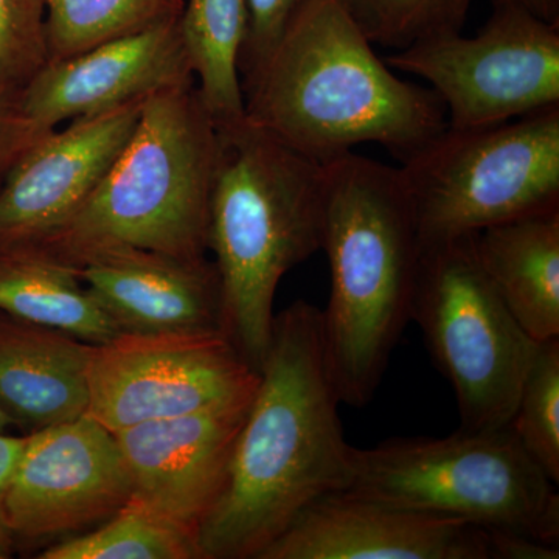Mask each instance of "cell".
I'll use <instances>...</instances> for the list:
<instances>
[{
    "label": "cell",
    "instance_id": "5",
    "mask_svg": "<svg viewBox=\"0 0 559 559\" xmlns=\"http://www.w3.org/2000/svg\"><path fill=\"white\" fill-rule=\"evenodd\" d=\"M218 127L197 83L148 95L120 156L83 207L33 242L73 264L95 250L130 246L179 259L209 250Z\"/></svg>",
    "mask_w": 559,
    "mask_h": 559
},
{
    "label": "cell",
    "instance_id": "8",
    "mask_svg": "<svg viewBox=\"0 0 559 559\" xmlns=\"http://www.w3.org/2000/svg\"><path fill=\"white\" fill-rule=\"evenodd\" d=\"M412 320L454 390L460 428H509L539 342L492 288L473 235L423 246Z\"/></svg>",
    "mask_w": 559,
    "mask_h": 559
},
{
    "label": "cell",
    "instance_id": "30",
    "mask_svg": "<svg viewBox=\"0 0 559 559\" xmlns=\"http://www.w3.org/2000/svg\"><path fill=\"white\" fill-rule=\"evenodd\" d=\"M16 428L14 423L11 421L9 415L0 409V433H9L11 429Z\"/></svg>",
    "mask_w": 559,
    "mask_h": 559
},
{
    "label": "cell",
    "instance_id": "28",
    "mask_svg": "<svg viewBox=\"0 0 559 559\" xmlns=\"http://www.w3.org/2000/svg\"><path fill=\"white\" fill-rule=\"evenodd\" d=\"M24 444L25 436L16 437L10 436V433H0V559L10 558L16 549L9 525H7L3 499H5L7 485H9L11 473L16 466Z\"/></svg>",
    "mask_w": 559,
    "mask_h": 559
},
{
    "label": "cell",
    "instance_id": "1",
    "mask_svg": "<svg viewBox=\"0 0 559 559\" xmlns=\"http://www.w3.org/2000/svg\"><path fill=\"white\" fill-rule=\"evenodd\" d=\"M340 403L322 310L294 301L272 323L226 485L198 535L202 559H259L301 511L349 487L353 447Z\"/></svg>",
    "mask_w": 559,
    "mask_h": 559
},
{
    "label": "cell",
    "instance_id": "12",
    "mask_svg": "<svg viewBox=\"0 0 559 559\" xmlns=\"http://www.w3.org/2000/svg\"><path fill=\"white\" fill-rule=\"evenodd\" d=\"M259 559H496L495 533L356 492L323 496Z\"/></svg>",
    "mask_w": 559,
    "mask_h": 559
},
{
    "label": "cell",
    "instance_id": "2",
    "mask_svg": "<svg viewBox=\"0 0 559 559\" xmlns=\"http://www.w3.org/2000/svg\"><path fill=\"white\" fill-rule=\"evenodd\" d=\"M347 0H307L270 57L242 81L246 119L320 165L378 143L400 162L448 127L429 87L378 57Z\"/></svg>",
    "mask_w": 559,
    "mask_h": 559
},
{
    "label": "cell",
    "instance_id": "27",
    "mask_svg": "<svg viewBox=\"0 0 559 559\" xmlns=\"http://www.w3.org/2000/svg\"><path fill=\"white\" fill-rule=\"evenodd\" d=\"M50 131L25 114L17 95H0V187L21 157Z\"/></svg>",
    "mask_w": 559,
    "mask_h": 559
},
{
    "label": "cell",
    "instance_id": "14",
    "mask_svg": "<svg viewBox=\"0 0 559 559\" xmlns=\"http://www.w3.org/2000/svg\"><path fill=\"white\" fill-rule=\"evenodd\" d=\"M143 100L55 128L21 157L0 187V245L44 240L83 207L130 140Z\"/></svg>",
    "mask_w": 559,
    "mask_h": 559
},
{
    "label": "cell",
    "instance_id": "25",
    "mask_svg": "<svg viewBox=\"0 0 559 559\" xmlns=\"http://www.w3.org/2000/svg\"><path fill=\"white\" fill-rule=\"evenodd\" d=\"M47 62L44 0H0V95H20Z\"/></svg>",
    "mask_w": 559,
    "mask_h": 559
},
{
    "label": "cell",
    "instance_id": "16",
    "mask_svg": "<svg viewBox=\"0 0 559 559\" xmlns=\"http://www.w3.org/2000/svg\"><path fill=\"white\" fill-rule=\"evenodd\" d=\"M123 333H224L215 263L116 246L73 264ZM227 336V334H226Z\"/></svg>",
    "mask_w": 559,
    "mask_h": 559
},
{
    "label": "cell",
    "instance_id": "7",
    "mask_svg": "<svg viewBox=\"0 0 559 559\" xmlns=\"http://www.w3.org/2000/svg\"><path fill=\"white\" fill-rule=\"evenodd\" d=\"M399 168L423 246L554 212L559 105L495 127H447Z\"/></svg>",
    "mask_w": 559,
    "mask_h": 559
},
{
    "label": "cell",
    "instance_id": "9",
    "mask_svg": "<svg viewBox=\"0 0 559 559\" xmlns=\"http://www.w3.org/2000/svg\"><path fill=\"white\" fill-rule=\"evenodd\" d=\"M384 61L428 81L452 130L495 127L559 105V22L511 3H492L476 36H437Z\"/></svg>",
    "mask_w": 559,
    "mask_h": 559
},
{
    "label": "cell",
    "instance_id": "4",
    "mask_svg": "<svg viewBox=\"0 0 559 559\" xmlns=\"http://www.w3.org/2000/svg\"><path fill=\"white\" fill-rule=\"evenodd\" d=\"M209 249L223 294L224 331L260 371L282 278L322 249L323 165L248 119L218 127Z\"/></svg>",
    "mask_w": 559,
    "mask_h": 559
},
{
    "label": "cell",
    "instance_id": "3",
    "mask_svg": "<svg viewBox=\"0 0 559 559\" xmlns=\"http://www.w3.org/2000/svg\"><path fill=\"white\" fill-rule=\"evenodd\" d=\"M323 179L326 360L341 403L364 407L412 320L421 238L399 167L352 151L323 165Z\"/></svg>",
    "mask_w": 559,
    "mask_h": 559
},
{
    "label": "cell",
    "instance_id": "11",
    "mask_svg": "<svg viewBox=\"0 0 559 559\" xmlns=\"http://www.w3.org/2000/svg\"><path fill=\"white\" fill-rule=\"evenodd\" d=\"M131 498L116 436L83 415L25 436L3 511L14 546H50L97 527Z\"/></svg>",
    "mask_w": 559,
    "mask_h": 559
},
{
    "label": "cell",
    "instance_id": "21",
    "mask_svg": "<svg viewBox=\"0 0 559 559\" xmlns=\"http://www.w3.org/2000/svg\"><path fill=\"white\" fill-rule=\"evenodd\" d=\"M40 559H202L197 536L130 500L97 527L50 544Z\"/></svg>",
    "mask_w": 559,
    "mask_h": 559
},
{
    "label": "cell",
    "instance_id": "10",
    "mask_svg": "<svg viewBox=\"0 0 559 559\" xmlns=\"http://www.w3.org/2000/svg\"><path fill=\"white\" fill-rule=\"evenodd\" d=\"M259 380L224 333H121L94 345L86 415L117 432L249 399Z\"/></svg>",
    "mask_w": 559,
    "mask_h": 559
},
{
    "label": "cell",
    "instance_id": "15",
    "mask_svg": "<svg viewBox=\"0 0 559 559\" xmlns=\"http://www.w3.org/2000/svg\"><path fill=\"white\" fill-rule=\"evenodd\" d=\"M197 83L180 35L179 17L49 61L17 95L40 127L105 112L154 92Z\"/></svg>",
    "mask_w": 559,
    "mask_h": 559
},
{
    "label": "cell",
    "instance_id": "22",
    "mask_svg": "<svg viewBox=\"0 0 559 559\" xmlns=\"http://www.w3.org/2000/svg\"><path fill=\"white\" fill-rule=\"evenodd\" d=\"M183 0H44L49 61L178 20Z\"/></svg>",
    "mask_w": 559,
    "mask_h": 559
},
{
    "label": "cell",
    "instance_id": "17",
    "mask_svg": "<svg viewBox=\"0 0 559 559\" xmlns=\"http://www.w3.org/2000/svg\"><path fill=\"white\" fill-rule=\"evenodd\" d=\"M92 352L90 342L0 311V409L28 433L83 417Z\"/></svg>",
    "mask_w": 559,
    "mask_h": 559
},
{
    "label": "cell",
    "instance_id": "6",
    "mask_svg": "<svg viewBox=\"0 0 559 559\" xmlns=\"http://www.w3.org/2000/svg\"><path fill=\"white\" fill-rule=\"evenodd\" d=\"M557 487L509 426L353 447L347 491L558 546Z\"/></svg>",
    "mask_w": 559,
    "mask_h": 559
},
{
    "label": "cell",
    "instance_id": "23",
    "mask_svg": "<svg viewBox=\"0 0 559 559\" xmlns=\"http://www.w3.org/2000/svg\"><path fill=\"white\" fill-rule=\"evenodd\" d=\"M510 428L530 457L559 484V337L539 342Z\"/></svg>",
    "mask_w": 559,
    "mask_h": 559
},
{
    "label": "cell",
    "instance_id": "18",
    "mask_svg": "<svg viewBox=\"0 0 559 559\" xmlns=\"http://www.w3.org/2000/svg\"><path fill=\"white\" fill-rule=\"evenodd\" d=\"M492 288L535 342L559 337V210L473 235Z\"/></svg>",
    "mask_w": 559,
    "mask_h": 559
},
{
    "label": "cell",
    "instance_id": "20",
    "mask_svg": "<svg viewBox=\"0 0 559 559\" xmlns=\"http://www.w3.org/2000/svg\"><path fill=\"white\" fill-rule=\"evenodd\" d=\"M248 0H183L180 35L202 105L216 127L245 119L240 57Z\"/></svg>",
    "mask_w": 559,
    "mask_h": 559
},
{
    "label": "cell",
    "instance_id": "29",
    "mask_svg": "<svg viewBox=\"0 0 559 559\" xmlns=\"http://www.w3.org/2000/svg\"><path fill=\"white\" fill-rule=\"evenodd\" d=\"M492 3H511L549 22H559V0H491Z\"/></svg>",
    "mask_w": 559,
    "mask_h": 559
},
{
    "label": "cell",
    "instance_id": "13",
    "mask_svg": "<svg viewBox=\"0 0 559 559\" xmlns=\"http://www.w3.org/2000/svg\"><path fill=\"white\" fill-rule=\"evenodd\" d=\"M252 396L114 432L131 474V499L198 539L226 485Z\"/></svg>",
    "mask_w": 559,
    "mask_h": 559
},
{
    "label": "cell",
    "instance_id": "24",
    "mask_svg": "<svg viewBox=\"0 0 559 559\" xmlns=\"http://www.w3.org/2000/svg\"><path fill=\"white\" fill-rule=\"evenodd\" d=\"M474 0H347L373 44L403 50L462 32Z\"/></svg>",
    "mask_w": 559,
    "mask_h": 559
},
{
    "label": "cell",
    "instance_id": "26",
    "mask_svg": "<svg viewBox=\"0 0 559 559\" xmlns=\"http://www.w3.org/2000/svg\"><path fill=\"white\" fill-rule=\"evenodd\" d=\"M305 2L307 0H248V33L240 57L241 84L266 61L286 25Z\"/></svg>",
    "mask_w": 559,
    "mask_h": 559
},
{
    "label": "cell",
    "instance_id": "19",
    "mask_svg": "<svg viewBox=\"0 0 559 559\" xmlns=\"http://www.w3.org/2000/svg\"><path fill=\"white\" fill-rule=\"evenodd\" d=\"M0 311L94 345L123 333L75 267L33 242L0 245Z\"/></svg>",
    "mask_w": 559,
    "mask_h": 559
}]
</instances>
